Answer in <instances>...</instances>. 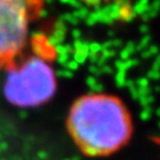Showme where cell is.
Here are the masks:
<instances>
[{
  "label": "cell",
  "instance_id": "2",
  "mask_svg": "<svg viewBox=\"0 0 160 160\" xmlns=\"http://www.w3.org/2000/svg\"><path fill=\"white\" fill-rule=\"evenodd\" d=\"M3 92L17 107H38L56 93L57 78L49 58L41 52L19 57L5 68Z\"/></svg>",
  "mask_w": 160,
  "mask_h": 160
},
{
  "label": "cell",
  "instance_id": "1",
  "mask_svg": "<svg viewBox=\"0 0 160 160\" xmlns=\"http://www.w3.org/2000/svg\"><path fill=\"white\" fill-rule=\"evenodd\" d=\"M67 129L76 146L85 155L108 156L131 139L132 118L118 97L108 93H88L72 103Z\"/></svg>",
  "mask_w": 160,
  "mask_h": 160
},
{
  "label": "cell",
  "instance_id": "3",
  "mask_svg": "<svg viewBox=\"0 0 160 160\" xmlns=\"http://www.w3.org/2000/svg\"><path fill=\"white\" fill-rule=\"evenodd\" d=\"M43 7L44 0H0V69L24 54L32 24Z\"/></svg>",
  "mask_w": 160,
  "mask_h": 160
}]
</instances>
